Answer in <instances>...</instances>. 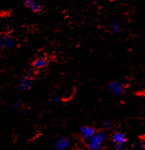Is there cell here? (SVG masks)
Returning a JSON list of instances; mask_svg holds the SVG:
<instances>
[{
  "label": "cell",
  "instance_id": "cell-1",
  "mask_svg": "<svg viewBox=\"0 0 145 150\" xmlns=\"http://www.w3.org/2000/svg\"><path fill=\"white\" fill-rule=\"evenodd\" d=\"M108 138V134L105 131L95 132L89 140L87 141V147L89 150H99Z\"/></svg>",
  "mask_w": 145,
  "mask_h": 150
},
{
  "label": "cell",
  "instance_id": "cell-2",
  "mask_svg": "<svg viewBox=\"0 0 145 150\" xmlns=\"http://www.w3.org/2000/svg\"><path fill=\"white\" fill-rule=\"evenodd\" d=\"M32 76L28 73L23 75L17 83V89L20 91H26L31 89L32 86Z\"/></svg>",
  "mask_w": 145,
  "mask_h": 150
},
{
  "label": "cell",
  "instance_id": "cell-3",
  "mask_svg": "<svg viewBox=\"0 0 145 150\" xmlns=\"http://www.w3.org/2000/svg\"><path fill=\"white\" fill-rule=\"evenodd\" d=\"M108 91L116 96H122L124 93L126 87L124 84L118 81H111L107 86Z\"/></svg>",
  "mask_w": 145,
  "mask_h": 150
},
{
  "label": "cell",
  "instance_id": "cell-4",
  "mask_svg": "<svg viewBox=\"0 0 145 150\" xmlns=\"http://www.w3.org/2000/svg\"><path fill=\"white\" fill-rule=\"evenodd\" d=\"M71 141L65 136H60L56 139L53 143L54 149L56 150H66L70 147Z\"/></svg>",
  "mask_w": 145,
  "mask_h": 150
},
{
  "label": "cell",
  "instance_id": "cell-5",
  "mask_svg": "<svg viewBox=\"0 0 145 150\" xmlns=\"http://www.w3.org/2000/svg\"><path fill=\"white\" fill-rule=\"evenodd\" d=\"M111 140L114 144L115 145V149L119 150L122 149L124 145L126 143L127 139L126 135L122 132H116L112 135Z\"/></svg>",
  "mask_w": 145,
  "mask_h": 150
},
{
  "label": "cell",
  "instance_id": "cell-6",
  "mask_svg": "<svg viewBox=\"0 0 145 150\" xmlns=\"http://www.w3.org/2000/svg\"><path fill=\"white\" fill-rule=\"evenodd\" d=\"M79 131H80V133L81 135H82L83 139L87 142V141L89 140L91 137L95 133L96 130L93 127L84 125L80 127V129H79Z\"/></svg>",
  "mask_w": 145,
  "mask_h": 150
},
{
  "label": "cell",
  "instance_id": "cell-7",
  "mask_svg": "<svg viewBox=\"0 0 145 150\" xmlns=\"http://www.w3.org/2000/svg\"><path fill=\"white\" fill-rule=\"evenodd\" d=\"M23 4L34 13H39L42 11V6L37 0H23Z\"/></svg>",
  "mask_w": 145,
  "mask_h": 150
},
{
  "label": "cell",
  "instance_id": "cell-8",
  "mask_svg": "<svg viewBox=\"0 0 145 150\" xmlns=\"http://www.w3.org/2000/svg\"><path fill=\"white\" fill-rule=\"evenodd\" d=\"M14 41L10 37L0 35V49L10 50L14 47Z\"/></svg>",
  "mask_w": 145,
  "mask_h": 150
},
{
  "label": "cell",
  "instance_id": "cell-9",
  "mask_svg": "<svg viewBox=\"0 0 145 150\" xmlns=\"http://www.w3.org/2000/svg\"><path fill=\"white\" fill-rule=\"evenodd\" d=\"M47 64V62L45 58H39L35 59L32 64L34 68H37V69H42L46 67Z\"/></svg>",
  "mask_w": 145,
  "mask_h": 150
},
{
  "label": "cell",
  "instance_id": "cell-10",
  "mask_svg": "<svg viewBox=\"0 0 145 150\" xmlns=\"http://www.w3.org/2000/svg\"><path fill=\"white\" fill-rule=\"evenodd\" d=\"M111 29L112 32L116 34H120L121 32V28L119 23L117 21H114L111 24Z\"/></svg>",
  "mask_w": 145,
  "mask_h": 150
},
{
  "label": "cell",
  "instance_id": "cell-11",
  "mask_svg": "<svg viewBox=\"0 0 145 150\" xmlns=\"http://www.w3.org/2000/svg\"><path fill=\"white\" fill-rule=\"evenodd\" d=\"M103 129H104V131L107 132V133L109 131H111L113 129V122L110 120H105L103 122Z\"/></svg>",
  "mask_w": 145,
  "mask_h": 150
},
{
  "label": "cell",
  "instance_id": "cell-12",
  "mask_svg": "<svg viewBox=\"0 0 145 150\" xmlns=\"http://www.w3.org/2000/svg\"><path fill=\"white\" fill-rule=\"evenodd\" d=\"M21 105H22V102L20 100H18L14 101V102L12 103V110L13 111H16V110H19V109H20L21 108Z\"/></svg>",
  "mask_w": 145,
  "mask_h": 150
},
{
  "label": "cell",
  "instance_id": "cell-13",
  "mask_svg": "<svg viewBox=\"0 0 145 150\" xmlns=\"http://www.w3.org/2000/svg\"><path fill=\"white\" fill-rule=\"evenodd\" d=\"M61 101V96L60 95H59L58 93L55 94L54 96H52V98H51V101L54 103H58L59 102H60Z\"/></svg>",
  "mask_w": 145,
  "mask_h": 150
}]
</instances>
